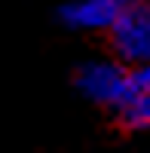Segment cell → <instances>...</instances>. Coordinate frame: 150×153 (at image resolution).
Instances as JSON below:
<instances>
[{
	"label": "cell",
	"instance_id": "cell-1",
	"mask_svg": "<svg viewBox=\"0 0 150 153\" xmlns=\"http://www.w3.org/2000/svg\"><path fill=\"white\" fill-rule=\"evenodd\" d=\"M77 89L95 104L114 107L117 113H123V107L135 95V71H129V65H123V61L95 58L77 71Z\"/></svg>",
	"mask_w": 150,
	"mask_h": 153
},
{
	"label": "cell",
	"instance_id": "cell-2",
	"mask_svg": "<svg viewBox=\"0 0 150 153\" xmlns=\"http://www.w3.org/2000/svg\"><path fill=\"white\" fill-rule=\"evenodd\" d=\"M114 52L135 71L150 65V0H129L123 19L110 31Z\"/></svg>",
	"mask_w": 150,
	"mask_h": 153
},
{
	"label": "cell",
	"instance_id": "cell-3",
	"mask_svg": "<svg viewBox=\"0 0 150 153\" xmlns=\"http://www.w3.org/2000/svg\"><path fill=\"white\" fill-rule=\"evenodd\" d=\"M129 0H68L61 6V22L74 31H114Z\"/></svg>",
	"mask_w": 150,
	"mask_h": 153
},
{
	"label": "cell",
	"instance_id": "cell-4",
	"mask_svg": "<svg viewBox=\"0 0 150 153\" xmlns=\"http://www.w3.org/2000/svg\"><path fill=\"white\" fill-rule=\"evenodd\" d=\"M123 123L129 129H150V89H138L135 86V95L126 107H123Z\"/></svg>",
	"mask_w": 150,
	"mask_h": 153
},
{
	"label": "cell",
	"instance_id": "cell-5",
	"mask_svg": "<svg viewBox=\"0 0 150 153\" xmlns=\"http://www.w3.org/2000/svg\"><path fill=\"white\" fill-rule=\"evenodd\" d=\"M135 86H138V89H150V65L135 71Z\"/></svg>",
	"mask_w": 150,
	"mask_h": 153
}]
</instances>
